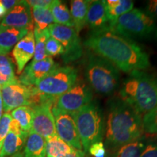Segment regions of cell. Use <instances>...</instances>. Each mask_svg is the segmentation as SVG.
<instances>
[{
	"label": "cell",
	"mask_w": 157,
	"mask_h": 157,
	"mask_svg": "<svg viewBox=\"0 0 157 157\" xmlns=\"http://www.w3.org/2000/svg\"><path fill=\"white\" fill-rule=\"evenodd\" d=\"M74 148L71 147L58 135L50 137L46 140V156L61 157L69 154Z\"/></svg>",
	"instance_id": "603a6c76"
},
{
	"label": "cell",
	"mask_w": 157,
	"mask_h": 157,
	"mask_svg": "<svg viewBox=\"0 0 157 157\" xmlns=\"http://www.w3.org/2000/svg\"><path fill=\"white\" fill-rule=\"evenodd\" d=\"M52 111L58 137L73 148L83 151L73 115L55 106H52Z\"/></svg>",
	"instance_id": "7c38bea8"
},
{
	"label": "cell",
	"mask_w": 157,
	"mask_h": 157,
	"mask_svg": "<svg viewBox=\"0 0 157 157\" xmlns=\"http://www.w3.org/2000/svg\"><path fill=\"white\" fill-rule=\"evenodd\" d=\"M28 135L18 134L9 129L0 151V157H10L21 152V149L24 148Z\"/></svg>",
	"instance_id": "ac0fdd59"
},
{
	"label": "cell",
	"mask_w": 157,
	"mask_h": 157,
	"mask_svg": "<svg viewBox=\"0 0 157 157\" xmlns=\"http://www.w3.org/2000/svg\"><path fill=\"white\" fill-rule=\"evenodd\" d=\"M0 73L14 82H19L15 74L14 63L9 55H0Z\"/></svg>",
	"instance_id": "f1b7e54d"
},
{
	"label": "cell",
	"mask_w": 157,
	"mask_h": 157,
	"mask_svg": "<svg viewBox=\"0 0 157 157\" xmlns=\"http://www.w3.org/2000/svg\"><path fill=\"white\" fill-rule=\"evenodd\" d=\"M54 103L44 102L30 107L32 111L31 130L44 137L45 140L57 135L52 108Z\"/></svg>",
	"instance_id": "8fae6325"
},
{
	"label": "cell",
	"mask_w": 157,
	"mask_h": 157,
	"mask_svg": "<svg viewBox=\"0 0 157 157\" xmlns=\"http://www.w3.org/2000/svg\"><path fill=\"white\" fill-rule=\"evenodd\" d=\"M50 9L53 17L55 23L74 28L73 19L70 10L66 4L62 2L61 1L53 0V3L51 5Z\"/></svg>",
	"instance_id": "7402d4cb"
},
{
	"label": "cell",
	"mask_w": 157,
	"mask_h": 157,
	"mask_svg": "<svg viewBox=\"0 0 157 157\" xmlns=\"http://www.w3.org/2000/svg\"><path fill=\"white\" fill-rule=\"evenodd\" d=\"M143 10L156 21L157 20V0L147 1Z\"/></svg>",
	"instance_id": "836d02e7"
},
{
	"label": "cell",
	"mask_w": 157,
	"mask_h": 157,
	"mask_svg": "<svg viewBox=\"0 0 157 157\" xmlns=\"http://www.w3.org/2000/svg\"><path fill=\"white\" fill-rule=\"evenodd\" d=\"M142 116L120 98L109 101L105 144L109 149L126 145L143 136Z\"/></svg>",
	"instance_id": "7a4b0ae2"
},
{
	"label": "cell",
	"mask_w": 157,
	"mask_h": 157,
	"mask_svg": "<svg viewBox=\"0 0 157 157\" xmlns=\"http://www.w3.org/2000/svg\"><path fill=\"white\" fill-rule=\"evenodd\" d=\"M84 76L91 90L100 95H113L120 86L119 70L106 59L96 54L90 53L87 56Z\"/></svg>",
	"instance_id": "277c9868"
},
{
	"label": "cell",
	"mask_w": 157,
	"mask_h": 157,
	"mask_svg": "<svg viewBox=\"0 0 157 157\" xmlns=\"http://www.w3.org/2000/svg\"><path fill=\"white\" fill-rule=\"evenodd\" d=\"M140 157H157V135H154L152 138H148Z\"/></svg>",
	"instance_id": "1f68e13d"
},
{
	"label": "cell",
	"mask_w": 157,
	"mask_h": 157,
	"mask_svg": "<svg viewBox=\"0 0 157 157\" xmlns=\"http://www.w3.org/2000/svg\"><path fill=\"white\" fill-rule=\"evenodd\" d=\"M58 67V65L51 57H48L39 61H31L23 69L18 81L26 86H35L38 82Z\"/></svg>",
	"instance_id": "4fadbf2b"
},
{
	"label": "cell",
	"mask_w": 157,
	"mask_h": 157,
	"mask_svg": "<svg viewBox=\"0 0 157 157\" xmlns=\"http://www.w3.org/2000/svg\"><path fill=\"white\" fill-rule=\"evenodd\" d=\"M50 36L56 39L63 45L64 52L62 58L66 63L79 59L83 53L81 40L75 29L53 23L48 28Z\"/></svg>",
	"instance_id": "ba28073f"
},
{
	"label": "cell",
	"mask_w": 157,
	"mask_h": 157,
	"mask_svg": "<svg viewBox=\"0 0 157 157\" xmlns=\"http://www.w3.org/2000/svg\"><path fill=\"white\" fill-rule=\"evenodd\" d=\"M147 140L148 137L142 136L133 142L112 149V152L108 157H140L146 146Z\"/></svg>",
	"instance_id": "44dd1931"
},
{
	"label": "cell",
	"mask_w": 157,
	"mask_h": 157,
	"mask_svg": "<svg viewBox=\"0 0 157 157\" xmlns=\"http://www.w3.org/2000/svg\"><path fill=\"white\" fill-rule=\"evenodd\" d=\"M32 13L34 29L44 31L48 29L49 26L54 23V19L50 8L33 7Z\"/></svg>",
	"instance_id": "cb8c5ba5"
},
{
	"label": "cell",
	"mask_w": 157,
	"mask_h": 157,
	"mask_svg": "<svg viewBox=\"0 0 157 157\" xmlns=\"http://www.w3.org/2000/svg\"><path fill=\"white\" fill-rule=\"evenodd\" d=\"M0 2L2 3V5L4 6L7 12H9L11 10L15 5H17L19 2V1L17 0H1Z\"/></svg>",
	"instance_id": "d590c367"
},
{
	"label": "cell",
	"mask_w": 157,
	"mask_h": 157,
	"mask_svg": "<svg viewBox=\"0 0 157 157\" xmlns=\"http://www.w3.org/2000/svg\"><path fill=\"white\" fill-rule=\"evenodd\" d=\"M12 117L19 123L20 126L27 134L31 130L32 124V111L29 106H21L12 111Z\"/></svg>",
	"instance_id": "d4e9b609"
},
{
	"label": "cell",
	"mask_w": 157,
	"mask_h": 157,
	"mask_svg": "<svg viewBox=\"0 0 157 157\" xmlns=\"http://www.w3.org/2000/svg\"><path fill=\"white\" fill-rule=\"evenodd\" d=\"M89 154L93 157H105L106 149L102 141L92 144L88 150Z\"/></svg>",
	"instance_id": "d6a6232c"
},
{
	"label": "cell",
	"mask_w": 157,
	"mask_h": 157,
	"mask_svg": "<svg viewBox=\"0 0 157 157\" xmlns=\"http://www.w3.org/2000/svg\"><path fill=\"white\" fill-rule=\"evenodd\" d=\"M24 157H46V140L31 130L25 141Z\"/></svg>",
	"instance_id": "d6986e66"
},
{
	"label": "cell",
	"mask_w": 157,
	"mask_h": 157,
	"mask_svg": "<svg viewBox=\"0 0 157 157\" xmlns=\"http://www.w3.org/2000/svg\"><path fill=\"white\" fill-rule=\"evenodd\" d=\"M10 157H24V156H23V153L21 151V152L17 153V154H15L14 155H13V156Z\"/></svg>",
	"instance_id": "60d3db41"
},
{
	"label": "cell",
	"mask_w": 157,
	"mask_h": 157,
	"mask_svg": "<svg viewBox=\"0 0 157 157\" xmlns=\"http://www.w3.org/2000/svg\"><path fill=\"white\" fill-rule=\"evenodd\" d=\"M84 44L126 73L145 71L151 66L148 54L135 41L110 29L91 31Z\"/></svg>",
	"instance_id": "6da1fadb"
},
{
	"label": "cell",
	"mask_w": 157,
	"mask_h": 157,
	"mask_svg": "<svg viewBox=\"0 0 157 157\" xmlns=\"http://www.w3.org/2000/svg\"><path fill=\"white\" fill-rule=\"evenodd\" d=\"M86 154L83 151L81 150H76V149H74L69 154H67L61 157H85Z\"/></svg>",
	"instance_id": "8d00e7d4"
},
{
	"label": "cell",
	"mask_w": 157,
	"mask_h": 157,
	"mask_svg": "<svg viewBox=\"0 0 157 157\" xmlns=\"http://www.w3.org/2000/svg\"><path fill=\"white\" fill-rule=\"evenodd\" d=\"M119 98L144 115L157 105V75L145 71L130 72L121 84Z\"/></svg>",
	"instance_id": "3957f363"
},
{
	"label": "cell",
	"mask_w": 157,
	"mask_h": 157,
	"mask_svg": "<svg viewBox=\"0 0 157 157\" xmlns=\"http://www.w3.org/2000/svg\"><path fill=\"white\" fill-rule=\"evenodd\" d=\"M35 40V51L33 61H39L48 58V55L45 50V44L48 39L50 36L48 29L44 31H39L34 29Z\"/></svg>",
	"instance_id": "484cf974"
},
{
	"label": "cell",
	"mask_w": 157,
	"mask_h": 157,
	"mask_svg": "<svg viewBox=\"0 0 157 157\" xmlns=\"http://www.w3.org/2000/svg\"><path fill=\"white\" fill-rule=\"evenodd\" d=\"M4 26L13 27L17 29H26L34 31L32 13L31 7L26 1H19L17 5L11 10L7 12L1 21Z\"/></svg>",
	"instance_id": "5bb4252c"
},
{
	"label": "cell",
	"mask_w": 157,
	"mask_h": 157,
	"mask_svg": "<svg viewBox=\"0 0 157 157\" xmlns=\"http://www.w3.org/2000/svg\"><path fill=\"white\" fill-rule=\"evenodd\" d=\"M93 100V91L87 84H76L68 91L57 98L53 106L69 113H75Z\"/></svg>",
	"instance_id": "9c48e42d"
},
{
	"label": "cell",
	"mask_w": 157,
	"mask_h": 157,
	"mask_svg": "<svg viewBox=\"0 0 157 157\" xmlns=\"http://www.w3.org/2000/svg\"><path fill=\"white\" fill-rule=\"evenodd\" d=\"M15 83H17V82H14L13 81H12V80L10 79L8 77L4 76L3 74L0 73V87H2L4 85H6V84H15Z\"/></svg>",
	"instance_id": "74e56055"
},
{
	"label": "cell",
	"mask_w": 157,
	"mask_h": 157,
	"mask_svg": "<svg viewBox=\"0 0 157 157\" xmlns=\"http://www.w3.org/2000/svg\"><path fill=\"white\" fill-rule=\"evenodd\" d=\"M143 132L147 135H157V105L142 117Z\"/></svg>",
	"instance_id": "83f0119b"
},
{
	"label": "cell",
	"mask_w": 157,
	"mask_h": 157,
	"mask_svg": "<svg viewBox=\"0 0 157 157\" xmlns=\"http://www.w3.org/2000/svg\"><path fill=\"white\" fill-rule=\"evenodd\" d=\"M45 50L49 57L57 56L59 55L62 56L64 52V48L63 45L52 36L49 37L47 40L46 44H45Z\"/></svg>",
	"instance_id": "f546056e"
},
{
	"label": "cell",
	"mask_w": 157,
	"mask_h": 157,
	"mask_svg": "<svg viewBox=\"0 0 157 157\" xmlns=\"http://www.w3.org/2000/svg\"><path fill=\"white\" fill-rule=\"evenodd\" d=\"M77 70L71 66L57 67L34 86L39 93L56 102L76 84Z\"/></svg>",
	"instance_id": "52a82bcc"
},
{
	"label": "cell",
	"mask_w": 157,
	"mask_h": 157,
	"mask_svg": "<svg viewBox=\"0 0 157 157\" xmlns=\"http://www.w3.org/2000/svg\"><path fill=\"white\" fill-rule=\"evenodd\" d=\"M30 31L0 25V55H8L10 50Z\"/></svg>",
	"instance_id": "e0dca14e"
},
{
	"label": "cell",
	"mask_w": 157,
	"mask_h": 157,
	"mask_svg": "<svg viewBox=\"0 0 157 157\" xmlns=\"http://www.w3.org/2000/svg\"><path fill=\"white\" fill-rule=\"evenodd\" d=\"M133 7H134V3L131 0H119V3L114 7H111V8L105 7L111 25L121 15L126 14L132 10Z\"/></svg>",
	"instance_id": "4316f807"
},
{
	"label": "cell",
	"mask_w": 157,
	"mask_h": 157,
	"mask_svg": "<svg viewBox=\"0 0 157 157\" xmlns=\"http://www.w3.org/2000/svg\"><path fill=\"white\" fill-rule=\"evenodd\" d=\"M84 152L93 143L102 141L104 134V116L99 104L92 101L73 113Z\"/></svg>",
	"instance_id": "8992f818"
},
{
	"label": "cell",
	"mask_w": 157,
	"mask_h": 157,
	"mask_svg": "<svg viewBox=\"0 0 157 157\" xmlns=\"http://www.w3.org/2000/svg\"><path fill=\"white\" fill-rule=\"evenodd\" d=\"M90 3V0H74L71 2L70 13L74 23V29L78 34L86 25Z\"/></svg>",
	"instance_id": "ffe728a7"
},
{
	"label": "cell",
	"mask_w": 157,
	"mask_h": 157,
	"mask_svg": "<svg viewBox=\"0 0 157 157\" xmlns=\"http://www.w3.org/2000/svg\"><path fill=\"white\" fill-rule=\"evenodd\" d=\"M2 112H3V102H2V98L1 90H0V119H1L2 117Z\"/></svg>",
	"instance_id": "ab89813d"
},
{
	"label": "cell",
	"mask_w": 157,
	"mask_h": 157,
	"mask_svg": "<svg viewBox=\"0 0 157 157\" xmlns=\"http://www.w3.org/2000/svg\"><path fill=\"white\" fill-rule=\"evenodd\" d=\"M110 29L133 41H157L156 22L143 10L133 8L113 22Z\"/></svg>",
	"instance_id": "5b68a950"
},
{
	"label": "cell",
	"mask_w": 157,
	"mask_h": 157,
	"mask_svg": "<svg viewBox=\"0 0 157 157\" xmlns=\"http://www.w3.org/2000/svg\"><path fill=\"white\" fill-rule=\"evenodd\" d=\"M12 119L13 117L9 113H5L0 119V151L5 137L8 134L10 124Z\"/></svg>",
	"instance_id": "4dcf8cb0"
},
{
	"label": "cell",
	"mask_w": 157,
	"mask_h": 157,
	"mask_svg": "<svg viewBox=\"0 0 157 157\" xmlns=\"http://www.w3.org/2000/svg\"><path fill=\"white\" fill-rule=\"evenodd\" d=\"M35 40L34 31H29L13 48L12 55L17 66V73L21 74L26 65L34 56Z\"/></svg>",
	"instance_id": "9a60e30c"
},
{
	"label": "cell",
	"mask_w": 157,
	"mask_h": 157,
	"mask_svg": "<svg viewBox=\"0 0 157 157\" xmlns=\"http://www.w3.org/2000/svg\"><path fill=\"white\" fill-rule=\"evenodd\" d=\"M34 86H26L20 82L8 84L0 88L5 113L21 106H30Z\"/></svg>",
	"instance_id": "30bf717a"
},
{
	"label": "cell",
	"mask_w": 157,
	"mask_h": 157,
	"mask_svg": "<svg viewBox=\"0 0 157 157\" xmlns=\"http://www.w3.org/2000/svg\"><path fill=\"white\" fill-rule=\"evenodd\" d=\"M29 5L33 7L38 8H50L53 3V0H29L26 1Z\"/></svg>",
	"instance_id": "e575fe53"
},
{
	"label": "cell",
	"mask_w": 157,
	"mask_h": 157,
	"mask_svg": "<svg viewBox=\"0 0 157 157\" xmlns=\"http://www.w3.org/2000/svg\"><path fill=\"white\" fill-rule=\"evenodd\" d=\"M86 25L92 31H98L109 29L111 23L107 15L106 8L104 1H91L87 15Z\"/></svg>",
	"instance_id": "2e32d148"
},
{
	"label": "cell",
	"mask_w": 157,
	"mask_h": 157,
	"mask_svg": "<svg viewBox=\"0 0 157 157\" xmlns=\"http://www.w3.org/2000/svg\"><path fill=\"white\" fill-rule=\"evenodd\" d=\"M7 13V10H6L5 7H4V6L2 5V3L0 2V19H1L2 17H5Z\"/></svg>",
	"instance_id": "f35d334b"
},
{
	"label": "cell",
	"mask_w": 157,
	"mask_h": 157,
	"mask_svg": "<svg viewBox=\"0 0 157 157\" xmlns=\"http://www.w3.org/2000/svg\"><path fill=\"white\" fill-rule=\"evenodd\" d=\"M0 21H2V20H1V19H0Z\"/></svg>",
	"instance_id": "b9f144b4"
}]
</instances>
